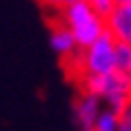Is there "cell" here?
I'll use <instances>...</instances> for the list:
<instances>
[{
	"mask_svg": "<svg viewBox=\"0 0 131 131\" xmlns=\"http://www.w3.org/2000/svg\"><path fill=\"white\" fill-rule=\"evenodd\" d=\"M118 122H120V113L104 107L93 124V131H118Z\"/></svg>",
	"mask_w": 131,
	"mask_h": 131,
	"instance_id": "8",
	"label": "cell"
},
{
	"mask_svg": "<svg viewBox=\"0 0 131 131\" xmlns=\"http://www.w3.org/2000/svg\"><path fill=\"white\" fill-rule=\"evenodd\" d=\"M118 131H131V104L120 113V122H118Z\"/></svg>",
	"mask_w": 131,
	"mask_h": 131,
	"instance_id": "10",
	"label": "cell"
},
{
	"mask_svg": "<svg viewBox=\"0 0 131 131\" xmlns=\"http://www.w3.org/2000/svg\"><path fill=\"white\" fill-rule=\"evenodd\" d=\"M116 71L120 76H124L131 82V47L129 45H120L118 42V51H116Z\"/></svg>",
	"mask_w": 131,
	"mask_h": 131,
	"instance_id": "7",
	"label": "cell"
},
{
	"mask_svg": "<svg viewBox=\"0 0 131 131\" xmlns=\"http://www.w3.org/2000/svg\"><path fill=\"white\" fill-rule=\"evenodd\" d=\"M49 45H51L53 53L58 56L62 62L73 60V58H78V53H80V47H78L76 38L71 36L69 29L62 27L58 20H56L53 25H51V29H49Z\"/></svg>",
	"mask_w": 131,
	"mask_h": 131,
	"instance_id": "5",
	"label": "cell"
},
{
	"mask_svg": "<svg viewBox=\"0 0 131 131\" xmlns=\"http://www.w3.org/2000/svg\"><path fill=\"white\" fill-rule=\"evenodd\" d=\"M58 22L71 31L80 51L87 49L89 45H93L98 38H102L107 34V18H102L89 2L64 5L58 11Z\"/></svg>",
	"mask_w": 131,
	"mask_h": 131,
	"instance_id": "1",
	"label": "cell"
},
{
	"mask_svg": "<svg viewBox=\"0 0 131 131\" xmlns=\"http://www.w3.org/2000/svg\"><path fill=\"white\" fill-rule=\"evenodd\" d=\"M107 31L116 38V42L131 47V5L116 7V11L107 18Z\"/></svg>",
	"mask_w": 131,
	"mask_h": 131,
	"instance_id": "6",
	"label": "cell"
},
{
	"mask_svg": "<svg viewBox=\"0 0 131 131\" xmlns=\"http://www.w3.org/2000/svg\"><path fill=\"white\" fill-rule=\"evenodd\" d=\"M102 109H104V104L98 96L78 91V96L73 98V104H71V118H73L76 129L78 131H93V124H96Z\"/></svg>",
	"mask_w": 131,
	"mask_h": 131,
	"instance_id": "4",
	"label": "cell"
},
{
	"mask_svg": "<svg viewBox=\"0 0 131 131\" xmlns=\"http://www.w3.org/2000/svg\"><path fill=\"white\" fill-rule=\"evenodd\" d=\"M87 2H89L102 18H109V16L116 11V2H113V0H87Z\"/></svg>",
	"mask_w": 131,
	"mask_h": 131,
	"instance_id": "9",
	"label": "cell"
},
{
	"mask_svg": "<svg viewBox=\"0 0 131 131\" xmlns=\"http://www.w3.org/2000/svg\"><path fill=\"white\" fill-rule=\"evenodd\" d=\"M116 51H118V42H116V38L107 31L102 38H98L93 45H89L87 49L80 51L76 78L116 73Z\"/></svg>",
	"mask_w": 131,
	"mask_h": 131,
	"instance_id": "3",
	"label": "cell"
},
{
	"mask_svg": "<svg viewBox=\"0 0 131 131\" xmlns=\"http://www.w3.org/2000/svg\"><path fill=\"white\" fill-rule=\"evenodd\" d=\"M78 2H87V0H64V5H78Z\"/></svg>",
	"mask_w": 131,
	"mask_h": 131,
	"instance_id": "13",
	"label": "cell"
},
{
	"mask_svg": "<svg viewBox=\"0 0 131 131\" xmlns=\"http://www.w3.org/2000/svg\"><path fill=\"white\" fill-rule=\"evenodd\" d=\"M78 84L80 91L98 96L107 109H113L118 113H122L131 104V82L118 71L109 76H80Z\"/></svg>",
	"mask_w": 131,
	"mask_h": 131,
	"instance_id": "2",
	"label": "cell"
},
{
	"mask_svg": "<svg viewBox=\"0 0 131 131\" xmlns=\"http://www.w3.org/2000/svg\"><path fill=\"white\" fill-rule=\"evenodd\" d=\"M116 2V7H127V5H131V0H113Z\"/></svg>",
	"mask_w": 131,
	"mask_h": 131,
	"instance_id": "12",
	"label": "cell"
},
{
	"mask_svg": "<svg viewBox=\"0 0 131 131\" xmlns=\"http://www.w3.org/2000/svg\"><path fill=\"white\" fill-rule=\"evenodd\" d=\"M36 2H38L42 9H49V11H56V14L64 7V0H36Z\"/></svg>",
	"mask_w": 131,
	"mask_h": 131,
	"instance_id": "11",
	"label": "cell"
}]
</instances>
